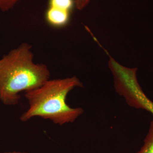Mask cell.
I'll return each mask as SVG.
<instances>
[{
  "label": "cell",
  "instance_id": "7",
  "mask_svg": "<svg viewBox=\"0 0 153 153\" xmlns=\"http://www.w3.org/2000/svg\"><path fill=\"white\" fill-rule=\"evenodd\" d=\"M20 0H0V10L6 11L10 10Z\"/></svg>",
  "mask_w": 153,
  "mask_h": 153
},
{
  "label": "cell",
  "instance_id": "9",
  "mask_svg": "<svg viewBox=\"0 0 153 153\" xmlns=\"http://www.w3.org/2000/svg\"><path fill=\"white\" fill-rule=\"evenodd\" d=\"M26 153L24 152H8V153Z\"/></svg>",
  "mask_w": 153,
  "mask_h": 153
},
{
  "label": "cell",
  "instance_id": "5",
  "mask_svg": "<svg viewBox=\"0 0 153 153\" xmlns=\"http://www.w3.org/2000/svg\"><path fill=\"white\" fill-rule=\"evenodd\" d=\"M76 7L75 0H49V7L71 11Z\"/></svg>",
  "mask_w": 153,
  "mask_h": 153
},
{
  "label": "cell",
  "instance_id": "8",
  "mask_svg": "<svg viewBox=\"0 0 153 153\" xmlns=\"http://www.w3.org/2000/svg\"><path fill=\"white\" fill-rule=\"evenodd\" d=\"M91 0H75L76 7L79 10L84 9L89 4Z\"/></svg>",
  "mask_w": 153,
  "mask_h": 153
},
{
  "label": "cell",
  "instance_id": "1",
  "mask_svg": "<svg viewBox=\"0 0 153 153\" xmlns=\"http://www.w3.org/2000/svg\"><path fill=\"white\" fill-rule=\"evenodd\" d=\"M32 46L24 43L0 59V100L6 105L18 103L19 94L41 86L49 80L48 67L35 64Z\"/></svg>",
  "mask_w": 153,
  "mask_h": 153
},
{
  "label": "cell",
  "instance_id": "4",
  "mask_svg": "<svg viewBox=\"0 0 153 153\" xmlns=\"http://www.w3.org/2000/svg\"><path fill=\"white\" fill-rule=\"evenodd\" d=\"M70 13L69 11L49 7L45 13L47 22L55 27H64L70 20Z\"/></svg>",
  "mask_w": 153,
  "mask_h": 153
},
{
  "label": "cell",
  "instance_id": "2",
  "mask_svg": "<svg viewBox=\"0 0 153 153\" xmlns=\"http://www.w3.org/2000/svg\"><path fill=\"white\" fill-rule=\"evenodd\" d=\"M83 84L76 76L48 80L41 86L26 92L29 108L20 119L25 122L33 117H40L62 126L73 123L84 112L81 108H72L66 103L69 92Z\"/></svg>",
  "mask_w": 153,
  "mask_h": 153
},
{
  "label": "cell",
  "instance_id": "3",
  "mask_svg": "<svg viewBox=\"0 0 153 153\" xmlns=\"http://www.w3.org/2000/svg\"><path fill=\"white\" fill-rule=\"evenodd\" d=\"M108 66L114 76L115 90L124 98L127 104L153 115V102L148 98L138 82L137 68L124 66L111 56Z\"/></svg>",
  "mask_w": 153,
  "mask_h": 153
},
{
  "label": "cell",
  "instance_id": "6",
  "mask_svg": "<svg viewBox=\"0 0 153 153\" xmlns=\"http://www.w3.org/2000/svg\"><path fill=\"white\" fill-rule=\"evenodd\" d=\"M137 153H153V121L150 123L148 134L144 140V145Z\"/></svg>",
  "mask_w": 153,
  "mask_h": 153
}]
</instances>
